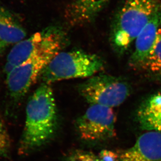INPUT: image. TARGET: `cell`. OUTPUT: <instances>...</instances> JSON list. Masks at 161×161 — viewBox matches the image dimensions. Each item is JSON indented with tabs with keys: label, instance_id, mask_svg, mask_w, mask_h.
<instances>
[{
	"label": "cell",
	"instance_id": "cell-1",
	"mask_svg": "<svg viewBox=\"0 0 161 161\" xmlns=\"http://www.w3.org/2000/svg\"><path fill=\"white\" fill-rule=\"evenodd\" d=\"M58 127V111L53 90L50 84L43 82L27 104L19 153H30L48 143L56 134Z\"/></svg>",
	"mask_w": 161,
	"mask_h": 161
},
{
	"label": "cell",
	"instance_id": "cell-2",
	"mask_svg": "<svg viewBox=\"0 0 161 161\" xmlns=\"http://www.w3.org/2000/svg\"><path fill=\"white\" fill-rule=\"evenodd\" d=\"M161 9L160 0H126L113 20L110 42L116 53L123 54L151 19Z\"/></svg>",
	"mask_w": 161,
	"mask_h": 161
},
{
	"label": "cell",
	"instance_id": "cell-3",
	"mask_svg": "<svg viewBox=\"0 0 161 161\" xmlns=\"http://www.w3.org/2000/svg\"><path fill=\"white\" fill-rule=\"evenodd\" d=\"M104 62L100 56L80 50L59 52L41 73L43 83L64 79L90 78L103 69Z\"/></svg>",
	"mask_w": 161,
	"mask_h": 161
},
{
	"label": "cell",
	"instance_id": "cell-4",
	"mask_svg": "<svg viewBox=\"0 0 161 161\" xmlns=\"http://www.w3.org/2000/svg\"><path fill=\"white\" fill-rule=\"evenodd\" d=\"M66 40L55 43L15 67L6 77L8 93L14 105L19 103L45 68L66 45Z\"/></svg>",
	"mask_w": 161,
	"mask_h": 161
},
{
	"label": "cell",
	"instance_id": "cell-5",
	"mask_svg": "<svg viewBox=\"0 0 161 161\" xmlns=\"http://www.w3.org/2000/svg\"><path fill=\"white\" fill-rule=\"evenodd\" d=\"M79 92L90 104L119 107L130 96L131 88L125 79L108 74L93 76L80 84Z\"/></svg>",
	"mask_w": 161,
	"mask_h": 161
},
{
	"label": "cell",
	"instance_id": "cell-6",
	"mask_svg": "<svg viewBox=\"0 0 161 161\" xmlns=\"http://www.w3.org/2000/svg\"><path fill=\"white\" fill-rule=\"evenodd\" d=\"M116 116L112 108L90 104L76 122L79 137L88 142L109 140L116 136Z\"/></svg>",
	"mask_w": 161,
	"mask_h": 161
},
{
	"label": "cell",
	"instance_id": "cell-7",
	"mask_svg": "<svg viewBox=\"0 0 161 161\" xmlns=\"http://www.w3.org/2000/svg\"><path fill=\"white\" fill-rule=\"evenodd\" d=\"M66 40L65 34L58 26H50L17 43L7 58L5 72L6 75L36 54L59 41Z\"/></svg>",
	"mask_w": 161,
	"mask_h": 161
},
{
	"label": "cell",
	"instance_id": "cell-8",
	"mask_svg": "<svg viewBox=\"0 0 161 161\" xmlns=\"http://www.w3.org/2000/svg\"><path fill=\"white\" fill-rule=\"evenodd\" d=\"M118 155L117 161H161V132L147 131Z\"/></svg>",
	"mask_w": 161,
	"mask_h": 161
},
{
	"label": "cell",
	"instance_id": "cell-9",
	"mask_svg": "<svg viewBox=\"0 0 161 161\" xmlns=\"http://www.w3.org/2000/svg\"><path fill=\"white\" fill-rule=\"evenodd\" d=\"M161 27L160 9L154 14L136 39L135 50L129 58L130 66L142 69L154 47Z\"/></svg>",
	"mask_w": 161,
	"mask_h": 161
},
{
	"label": "cell",
	"instance_id": "cell-10",
	"mask_svg": "<svg viewBox=\"0 0 161 161\" xmlns=\"http://www.w3.org/2000/svg\"><path fill=\"white\" fill-rule=\"evenodd\" d=\"M137 117L142 129L161 132V93L153 94L144 101L137 111Z\"/></svg>",
	"mask_w": 161,
	"mask_h": 161
},
{
	"label": "cell",
	"instance_id": "cell-11",
	"mask_svg": "<svg viewBox=\"0 0 161 161\" xmlns=\"http://www.w3.org/2000/svg\"><path fill=\"white\" fill-rule=\"evenodd\" d=\"M26 35L18 17L0 2V40L7 45L16 44Z\"/></svg>",
	"mask_w": 161,
	"mask_h": 161
},
{
	"label": "cell",
	"instance_id": "cell-12",
	"mask_svg": "<svg viewBox=\"0 0 161 161\" xmlns=\"http://www.w3.org/2000/svg\"><path fill=\"white\" fill-rule=\"evenodd\" d=\"M109 0H75L68 12L74 24H82L94 19Z\"/></svg>",
	"mask_w": 161,
	"mask_h": 161
},
{
	"label": "cell",
	"instance_id": "cell-13",
	"mask_svg": "<svg viewBox=\"0 0 161 161\" xmlns=\"http://www.w3.org/2000/svg\"><path fill=\"white\" fill-rule=\"evenodd\" d=\"M142 69L151 78L161 80V27L154 47Z\"/></svg>",
	"mask_w": 161,
	"mask_h": 161
},
{
	"label": "cell",
	"instance_id": "cell-14",
	"mask_svg": "<svg viewBox=\"0 0 161 161\" xmlns=\"http://www.w3.org/2000/svg\"><path fill=\"white\" fill-rule=\"evenodd\" d=\"M63 161H103L99 157L92 152L75 150L68 154Z\"/></svg>",
	"mask_w": 161,
	"mask_h": 161
},
{
	"label": "cell",
	"instance_id": "cell-15",
	"mask_svg": "<svg viewBox=\"0 0 161 161\" xmlns=\"http://www.w3.org/2000/svg\"><path fill=\"white\" fill-rule=\"evenodd\" d=\"M11 139L4 122L0 119V157L8 154L11 149Z\"/></svg>",
	"mask_w": 161,
	"mask_h": 161
},
{
	"label": "cell",
	"instance_id": "cell-16",
	"mask_svg": "<svg viewBox=\"0 0 161 161\" xmlns=\"http://www.w3.org/2000/svg\"><path fill=\"white\" fill-rule=\"evenodd\" d=\"M99 157L103 161H117L118 152L108 150H103L99 153Z\"/></svg>",
	"mask_w": 161,
	"mask_h": 161
},
{
	"label": "cell",
	"instance_id": "cell-17",
	"mask_svg": "<svg viewBox=\"0 0 161 161\" xmlns=\"http://www.w3.org/2000/svg\"><path fill=\"white\" fill-rule=\"evenodd\" d=\"M6 46H7V44L0 40V54H1L5 50Z\"/></svg>",
	"mask_w": 161,
	"mask_h": 161
}]
</instances>
